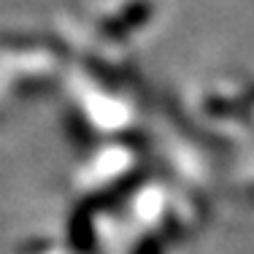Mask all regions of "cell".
I'll use <instances>...</instances> for the list:
<instances>
[{
	"instance_id": "6da1fadb",
	"label": "cell",
	"mask_w": 254,
	"mask_h": 254,
	"mask_svg": "<svg viewBox=\"0 0 254 254\" xmlns=\"http://www.w3.org/2000/svg\"><path fill=\"white\" fill-rule=\"evenodd\" d=\"M154 0H100L92 8H68L60 14V35L84 57L127 65V49L154 22Z\"/></svg>"
},
{
	"instance_id": "7a4b0ae2",
	"label": "cell",
	"mask_w": 254,
	"mask_h": 254,
	"mask_svg": "<svg viewBox=\"0 0 254 254\" xmlns=\"http://www.w3.org/2000/svg\"><path fill=\"white\" fill-rule=\"evenodd\" d=\"M127 65L81 57L65 73L68 95L84 125L100 132H125L135 125L143 108L141 87L130 78Z\"/></svg>"
},
{
	"instance_id": "3957f363",
	"label": "cell",
	"mask_w": 254,
	"mask_h": 254,
	"mask_svg": "<svg viewBox=\"0 0 254 254\" xmlns=\"http://www.w3.org/2000/svg\"><path fill=\"white\" fill-rule=\"evenodd\" d=\"M68 44L63 38L35 33L5 35L3 44V73H5V95H27L38 92L46 84L65 78L68 63H65Z\"/></svg>"
},
{
	"instance_id": "277c9868",
	"label": "cell",
	"mask_w": 254,
	"mask_h": 254,
	"mask_svg": "<svg viewBox=\"0 0 254 254\" xmlns=\"http://www.w3.org/2000/svg\"><path fill=\"white\" fill-rule=\"evenodd\" d=\"M195 108L216 127H238L241 135L254 138V78L235 73L211 76L195 89Z\"/></svg>"
},
{
	"instance_id": "5b68a950",
	"label": "cell",
	"mask_w": 254,
	"mask_h": 254,
	"mask_svg": "<svg viewBox=\"0 0 254 254\" xmlns=\"http://www.w3.org/2000/svg\"><path fill=\"white\" fill-rule=\"evenodd\" d=\"M138 154L132 146H122V143H111L106 146L103 152H98L89 165H84V181L89 187H98V184H106L111 179H119L122 173L132 171Z\"/></svg>"
}]
</instances>
